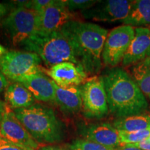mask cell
<instances>
[{"mask_svg":"<svg viewBox=\"0 0 150 150\" xmlns=\"http://www.w3.org/2000/svg\"><path fill=\"white\" fill-rule=\"evenodd\" d=\"M145 141L147 142H149V143H150V136H149V138H147V139L145 140Z\"/></svg>","mask_w":150,"mask_h":150,"instance_id":"cell-34","label":"cell"},{"mask_svg":"<svg viewBox=\"0 0 150 150\" xmlns=\"http://www.w3.org/2000/svg\"><path fill=\"white\" fill-rule=\"evenodd\" d=\"M8 5L0 3V22H1V20H2L4 17L6 15L7 12H8Z\"/></svg>","mask_w":150,"mask_h":150,"instance_id":"cell-28","label":"cell"},{"mask_svg":"<svg viewBox=\"0 0 150 150\" xmlns=\"http://www.w3.org/2000/svg\"><path fill=\"white\" fill-rule=\"evenodd\" d=\"M113 127L116 129L125 132H135L150 129V115H131L120 117L113 122Z\"/></svg>","mask_w":150,"mask_h":150,"instance_id":"cell-19","label":"cell"},{"mask_svg":"<svg viewBox=\"0 0 150 150\" xmlns=\"http://www.w3.org/2000/svg\"><path fill=\"white\" fill-rule=\"evenodd\" d=\"M65 4L69 11L87 10L94 6L99 1L93 0H65Z\"/></svg>","mask_w":150,"mask_h":150,"instance_id":"cell-23","label":"cell"},{"mask_svg":"<svg viewBox=\"0 0 150 150\" xmlns=\"http://www.w3.org/2000/svg\"><path fill=\"white\" fill-rule=\"evenodd\" d=\"M0 138L12 145L27 150H38L39 143L35 141L15 115L10 106L6 104L0 125Z\"/></svg>","mask_w":150,"mask_h":150,"instance_id":"cell-9","label":"cell"},{"mask_svg":"<svg viewBox=\"0 0 150 150\" xmlns=\"http://www.w3.org/2000/svg\"><path fill=\"white\" fill-rule=\"evenodd\" d=\"M4 104V103L2 102H0V106H2V105Z\"/></svg>","mask_w":150,"mask_h":150,"instance_id":"cell-35","label":"cell"},{"mask_svg":"<svg viewBox=\"0 0 150 150\" xmlns=\"http://www.w3.org/2000/svg\"><path fill=\"white\" fill-rule=\"evenodd\" d=\"M18 83L27 88L37 100L45 102L54 101V81L42 72L25 76L19 81Z\"/></svg>","mask_w":150,"mask_h":150,"instance_id":"cell-15","label":"cell"},{"mask_svg":"<svg viewBox=\"0 0 150 150\" xmlns=\"http://www.w3.org/2000/svg\"><path fill=\"white\" fill-rule=\"evenodd\" d=\"M40 14L24 7H15L4 19L2 27L10 35L13 44L18 45L35 36L38 32Z\"/></svg>","mask_w":150,"mask_h":150,"instance_id":"cell-5","label":"cell"},{"mask_svg":"<svg viewBox=\"0 0 150 150\" xmlns=\"http://www.w3.org/2000/svg\"><path fill=\"white\" fill-rule=\"evenodd\" d=\"M6 52H7V50H6V49L2 45H0V56H1V55H3L4 54H5Z\"/></svg>","mask_w":150,"mask_h":150,"instance_id":"cell-33","label":"cell"},{"mask_svg":"<svg viewBox=\"0 0 150 150\" xmlns=\"http://www.w3.org/2000/svg\"><path fill=\"white\" fill-rule=\"evenodd\" d=\"M107 96L109 112L125 117L144 114L148 103L131 74L121 67H111L101 75Z\"/></svg>","mask_w":150,"mask_h":150,"instance_id":"cell-1","label":"cell"},{"mask_svg":"<svg viewBox=\"0 0 150 150\" xmlns=\"http://www.w3.org/2000/svg\"><path fill=\"white\" fill-rule=\"evenodd\" d=\"M0 150H27L15 145H5L0 147Z\"/></svg>","mask_w":150,"mask_h":150,"instance_id":"cell-30","label":"cell"},{"mask_svg":"<svg viewBox=\"0 0 150 150\" xmlns=\"http://www.w3.org/2000/svg\"><path fill=\"white\" fill-rule=\"evenodd\" d=\"M131 75L142 93L150 100V57L132 65Z\"/></svg>","mask_w":150,"mask_h":150,"instance_id":"cell-20","label":"cell"},{"mask_svg":"<svg viewBox=\"0 0 150 150\" xmlns=\"http://www.w3.org/2000/svg\"><path fill=\"white\" fill-rule=\"evenodd\" d=\"M55 87L54 104L57 105L62 112L67 115L76 114L82 109V98L79 86L61 88L56 85Z\"/></svg>","mask_w":150,"mask_h":150,"instance_id":"cell-16","label":"cell"},{"mask_svg":"<svg viewBox=\"0 0 150 150\" xmlns=\"http://www.w3.org/2000/svg\"><path fill=\"white\" fill-rule=\"evenodd\" d=\"M41 61L39 56L33 52L11 50L0 56V69L6 77L18 82L25 76L42 72Z\"/></svg>","mask_w":150,"mask_h":150,"instance_id":"cell-6","label":"cell"},{"mask_svg":"<svg viewBox=\"0 0 150 150\" xmlns=\"http://www.w3.org/2000/svg\"><path fill=\"white\" fill-rule=\"evenodd\" d=\"M8 86V80H7L6 77L4 75L3 72H1V69H0V93L6 89Z\"/></svg>","mask_w":150,"mask_h":150,"instance_id":"cell-25","label":"cell"},{"mask_svg":"<svg viewBox=\"0 0 150 150\" xmlns=\"http://www.w3.org/2000/svg\"><path fill=\"white\" fill-rule=\"evenodd\" d=\"M5 145H13L6 140L2 139V138H0V147H2V146H5Z\"/></svg>","mask_w":150,"mask_h":150,"instance_id":"cell-31","label":"cell"},{"mask_svg":"<svg viewBox=\"0 0 150 150\" xmlns=\"http://www.w3.org/2000/svg\"><path fill=\"white\" fill-rule=\"evenodd\" d=\"M5 106H6V104H5V103H4V104L2 105V106H0V125H1V120H2L3 112H4V111Z\"/></svg>","mask_w":150,"mask_h":150,"instance_id":"cell-32","label":"cell"},{"mask_svg":"<svg viewBox=\"0 0 150 150\" xmlns=\"http://www.w3.org/2000/svg\"><path fill=\"white\" fill-rule=\"evenodd\" d=\"M134 35L135 28L131 26L124 24L112 29L108 33L103 49V64L110 68L117 67L122 61Z\"/></svg>","mask_w":150,"mask_h":150,"instance_id":"cell-8","label":"cell"},{"mask_svg":"<svg viewBox=\"0 0 150 150\" xmlns=\"http://www.w3.org/2000/svg\"><path fill=\"white\" fill-rule=\"evenodd\" d=\"M21 45L24 50L38 55L47 67L63 62H70L79 67L71 40L61 29L50 34H36Z\"/></svg>","mask_w":150,"mask_h":150,"instance_id":"cell-4","label":"cell"},{"mask_svg":"<svg viewBox=\"0 0 150 150\" xmlns=\"http://www.w3.org/2000/svg\"><path fill=\"white\" fill-rule=\"evenodd\" d=\"M47 74L61 88L79 86L88 79V74L83 70L70 62L54 65L47 71Z\"/></svg>","mask_w":150,"mask_h":150,"instance_id":"cell-12","label":"cell"},{"mask_svg":"<svg viewBox=\"0 0 150 150\" xmlns=\"http://www.w3.org/2000/svg\"><path fill=\"white\" fill-rule=\"evenodd\" d=\"M116 150H143L140 148L134 147V146L130 145H121L120 147L116 148Z\"/></svg>","mask_w":150,"mask_h":150,"instance_id":"cell-29","label":"cell"},{"mask_svg":"<svg viewBox=\"0 0 150 150\" xmlns=\"http://www.w3.org/2000/svg\"><path fill=\"white\" fill-rule=\"evenodd\" d=\"M5 100L13 109L28 108L35 104V99L22 83L14 82L5 90Z\"/></svg>","mask_w":150,"mask_h":150,"instance_id":"cell-17","label":"cell"},{"mask_svg":"<svg viewBox=\"0 0 150 150\" xmlns=\"http://www.w3.org/2000/svg\"><path fill=\"white\" fill-rule=\"evenodd\" d=\"M38 150H70L67 147H63L59 145H47L39 148Z\"/></svg>","mask_w":150,"mask_h":150,"instance_id":"cell-26","label":"cell"},{"mask_svg":"<svg viewBox=\"0 0 150 150\" xmlns=\"http://www.w3.org/2000/svg\"><path fill=\"white\" fill-rule=\"evenodd\" d=\"M132 146H134V147H138L140 149H142L143 150H150V143L149 142H147L145 141L139 142V143L134 144V145H130Z\"/></svg>","mask_w":150,"mask_h":150,"instance_id":"cell-27","label":"cell"},{"mask_svg":"<svg viewBox=\"0 0 150 150\" xmlns=\"http://www.w3.org/2000/svg\"><path fill=\"white\" fill-rule=\"evenodd\" d=\"M74 47L79 65L88 75L98 74L102 67V55L108 30L91 22L72 20L61 29Z\"/></svg>","mask_w":150,"mask_h":150,"instance_id":"cell-2","label":"cell"},{"mask_svg":"<svg viewBox=\"0 0 150 150\" xmlns=\"http://www.w3.org/2000/svg\"><path fill=\"white\" fill-rule=\"evenodd\" d=\"M121 145H134L143 142L150 136V129L135 132H125L119 131Z\"/></svg>","mask_w":150,"mask_h":150,"instance_id":"cell-21","label":"cell"},{"mask_svg":"<svg viewBox=\"0 0 150 150\" xmlns=\"http://www.w3.org/2000/svg\"><path fill=\"white\" fill-rule=\"evenodd\" d=\"M84 139L110 148L121 146L119 131L107 122L93 124L81 129Z\"/></svg>","mask_w":150,"mask_h":150,"instance_id":"cell-14","label":"cell"},{"mask_svg":"<svg viewBox=\"0 0 150 150\" xmlns=\"http://www.w3.org/2000/svg\"><path fill=\"white\" fill-rule=\"evenodd\" d=\"M79 87L83 115L87 118L100 119L107 115L109 109L102 76H91Z\"/></svg>","mask_w":150,"mask_h":150,"instance_id":"cell-7","label":"cell"},{"mask_svg":"<svg viewBox=\"0 0 150 150\" xmlns=\"http://www.w3.org/2000/svg\"><path fill=\"white\" fill-rule=\"evenodd\" d=\"M72 20V15L67 9L64 0H55L47 7L40 18V26L37 34H50L59 31L67 22Z\"/></svg>","mask_w":150,"mask_h":150,"instance_id":"cell-11","label":"cell"},{"mask_svg":"<svg viewBox=\"0 0 150 150\" xmlns=\"http://www.w3.org/2000/svg\"><path fill=\"white\" fill-rule=\"evenodd\" d=\"M148 27V28H149V29H150V25H149V26H148V27Z\"/></svg>","mask_w":150,"mask_h":150,"instance_id":"cell-36","label":"cell"},{"mask_svg":"<svg viewBox=\"0 0 150 150\" xmlns=\"http://www.w3.org/2000/svg\"><path fill=\"white\" fill-rule=\"evenodd\" d=\"M70 150H116V148H110L90 141L86 139L74 140L70 144L67 145Z\"/></svg>","mask_w":150,"mask_h":150,"instance_id":"cell-22","label":"cell"},{"mask_svg":"<svg viewBox=\"0 0 150 150\" xmlns=\"http://www.w3.org/2000/svg\"><path fill=\"white\" fill-rule=\"evenodd\" d=\"M150 57V29L148 27H136L135 35L124 56L122 65L132 66Z\"/></svg>","mask_w":150,"mask_h":150,"instance_id":"cell-13","label":"cell"},{"mask_svg":"<svg viewBox=\"0 0 150 150\" xmlns=\"http://www.w3.org/2000/svg\"><path fill=\"white\" fill-rule=\"evenodd\" d=\"M55 0H30L27 1L24 8L32 9L41 14L47 7L53 4Z\"/></svg>","mask_w":150,"mask_h":150,"instance_id":"cell-24","label":"cell"},{"mask_svg":"<svg viewBox=\"0 0 150 150\" xmlns=\"http://www.w3.org/2000/svg\"><path fill=\"white\" fill-rule=\"evenodd\" d=\"M134 1L106 0L99 1L92 8L83 11L85 18L98 22H122L129 16Z\"/></svg>","mask_w":150,"mask_h":150,"instance_id":"cell-10","label":"cell"},{"mask_svg":"<svg viewBox=\"0 0 150 150\" xmlns=\"http://www.w3.org/2000/svg\"><path fill=\"white\" fill-rule=\"evenodd\" d=\"M125 25L142 27L150 25V0H136L133 2L130 13L124 20Z\"/></svg>","mask_w":150,"mask_h":150,"instance_id":"cell-18","label":"cell"},{"mask_svg":"<svg viewBox=\"0 0 150 150\" xmlns=\"http://www.w3.org/2000/svg\"><path fill=\"white\" fill-rule=\"evenodd\" d=\"M13 111L38 143L54 144L64 138V126L51 108L35 104L28 108L13 109Z\"/></svg>","mask_w":150,"mask_h":150,"instance_id":"cell-3","label":"cell"}]
</instances>
